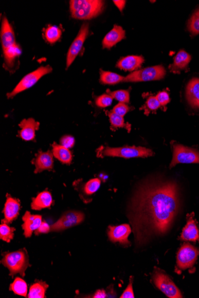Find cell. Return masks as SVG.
Returning <instances> with one entry per match:
<instances>
[{
    "mask_svg": "<svg viewBox=\"0 0 199 298\" xmlns=\"http://www.w3.org/2000/svg\"><path fill=\"white\" fill-rule=\"evenodd\" d=\"M178 192L175 182L162 178H150L134 189L126 212L136 248L170 231L179 209Z\"/></svg>",
    "mask_w": 199,
    "mask_h": 298,
    "instance_id": "1",
    "label": "cell"
},
{
    "mask_svg": "<svg viewBox=\"0 0 199 298\" xmlns=\"http://www.w3.org/2000/svg\"><path fill=\"white\" fill-rule=\"evenodd\" d=\"M103 8L104 2L99 0H72L70 2L71 16L76 19H92L102 12Z\"/></svg>",
    "mask_w": 199,
    "mask_h": 298,
    "instance_id": "2",
    "label": "cell"
},
{
    "mask_svg": "<svg viewBox=\"0 0 199 298\" xmlns=\"http://www.w3.org/2000/svg\"><path fill=\"white\" fill-rule=\"evenodd\" d=\"M154 153L150 149L141 147L125 146L122 147H103L99 149L97 155L99 157L112 156L125 159L133 158H146L153 155Z\"/></svg>",
    "mask_w": 199,
    "mask_h": 298,
    "instance_id": "3",
    "label": "cell"
},
{
    "mask_svg": "<svg viewBox=\"0 0 199 298\" xmlns=\"http://www.w3.org/2000/svg\"><path fill=\"white\" fill-rule=\"evenodd\" d=\"M2 263L9 270L10 275L12 277L17 274L25 277V271L29 266L28 252L24 248L17 251L5 253L3 254Z\"/></svg>",
    "mask_w": 199,
    "mask_h": 298,
    "instance_id": "4",
    "label": "cell"
},
{
    "mask_svg": "<svg viewBox=\"0 0 199 298\" xmlns=\"http://www.w3.org/2000/svg\"><path fill=\"white\" fill-rule=\"evenodd\" d=\"M153 284L163 292L165 295L170 298H182L181 292L172 279L161 270L159 268H155L152 274Z\"/></svg>",
    "mask_w": 199,
    "mask_h": 298,
    "instance_id": "5",
    "label": "cell"
},
{
    "mask_svg": "<svg viewBox=\"0 0 199 298\" xmlns=\"http://www.w3.org/2000/svg\"><path fill=\"white\" fill-rule=\"evenodd\" d=\"M166 74V70L162 66L150 67L137 70L124 77L123 83H140L162 80Z\"/></svg>",
    "mask_w": 199,
    "mask_h": 298,
    "instance_id": "6",
    "label": "cell"
},
{
    "mask_svg": "<svg viewBox=\"0 0 199 298\" xmlns=\"http://www.w3.org/2000/svg\"><path fill=\"white\" fill-rule=\"evenodd\" d=\"M52 68L50 66H41L34 71L30 73L22 78L13 90L7 94V98H12L20 93L27 90L33 87L41 77L52 72Z\"/></svg>",
    "mask_w": 199,
    "mask_h": 298,
    "instance_id": "7",
    "label": "cell"
},
{
    "mask_svg": "<svg viewBox=\"0 0 199 298\" xmlns=\"http://www.w3.org/2000/svg\"><path fill=\"white\" fill-rule=\"evenodd\" d=\"M199 164V151L195 149L175 144L173 147V158L170 164V169L178 164Z\"/></svg>",
    "mask_w": 199,
    "mask_h": 298,
    "instance_id": "8",
    "label": "cell"
},
{
    "mask_svg": "<svg viewBox=\"0 0 199 298\" xmlns=\"http://www.w3.org/2000/svg\"><path fill=\"white\" fill-rule=\"evenodd\" d=\"M85 215L78 211H68L64 213L57 222L50 226V232H62L67 229L80 225L84 222Z\"/></svg>",
    "mask_w": 199,
    "mask_h": 298,
    "instance_id": "9",
    "label": "cell"
},
{
    "mask_svg": "<svg viewBox=\"0 0 199 298\" xmlns=\"http://www.w3.org/2000/svg\"><path fill=\"white\" fill-rule=\"evenodd\" d=\"M199 255L198 249L190 244H184L176 255V264L179 270H185L192 267Z\"/></svg>",
    "mask_w": 199,
    "mask_h": 298,
    "instance_id": "10",
    "label": "cell"
},
{
    "mask_svg": "<svg viewBox=\"0 0 199 298\" xmlns=\"http://www.w3.org/2000/svg\"><path fill=\"white\" fill-rule=\"evenodd\" d=\"M89 33V24L85 23L79 31L78 34L75 39L72 45H71L68 52H67L66 57V69L69 68L75 58H77L79 53L83 47L84 43Z\"/></svg>",
    "mask_w": 199,
    "mask_h": 298,
    "instance_id": "11",
    "label": "cell"
},
{
    "mask_svg": "<svg viewBox=\"0 0 199 298\" xmlns=\"http://www.w3.org/2000/svg\"><path fill=\"white\" fill-rule=\"evenodd\" d=\"M132 229L129 225L123 224L119 226L108 227L107 235L108 240L113 242H119L124 247H130L131 242L129 240V237Z\"/></svg>",
    "mask_w": 199,
    "mask_h": 298,
    "instance_id": "12",
    "label": "cell"
},
{
    "mask_svg": "<svg viewBox=\"0 0 199 298\" xmlns=\"http://www.w3.org/2000/svg\"><path fill=\"white\" fill-rule=\"evenodd\" d=\"M40 123L34 118L24 119L20 124L21 130L18 131V136L25 141L35 140L37 130L40 128Z\"/></svg>",
    "mask_w": 199,
    "mask_h": 298,
    "instance_id": "13",
    "label": "cell"
},
{
    "mask_svg": "<svg viewBox=\"0 0 199 298\" xmlns=\"http://www.w3.org/2000/svg\"><path fill=\"white\" fill-rule=\"evenodd\" d=\"M20 210V201L10 195H7L5 207L3 209L5 218L3 220L2 222H5L7 224L12 223L18 217Z\"/></svg>",
    "mask_w": 199,
    "mask_h": 298,
    "instance_id": "14",
    "label": "cell"
},
{
    "mask_svg": "<svg viewBox=\"0 0 199 298\" xmlns=\"http://www.w3.org/2000/svg\"><path fill=\"white\" fill-rule=\"evenodd\" d=\"M33 164L35 167L34 173L36 174L45 170L51 171L54 167V155L50 151H40L37 154Z\"/></svg>",
    "mask_w": 199,
    "mask_h": 298,
    "instance_id": "15",
    "label": "cell"
},
{
    "mask_svg": "<svg viewBox=\"0 0 199 298\" xmlns=\"http://www.w3.org/2000/svg\"><path fill=\"white\" fill-rule=\"evenodd\" d=\"M22 220L24 224L22 225V229L24 230V236L26 237H30L32 236L33 231H36L42 224L43 218L40 215H34L26 211Z\"/></svg>",
    "mask_w": 199,
    "mask_h": 298,
    "instance_id": "16",
    "label": "cell"
},
{
    "mask_svg": "<svg viewBox=\"0 0 199 298\" xmlns=\"http://www.w3.org/2000/svg\"><path fill=\"white\" fill-rule=\"evenodd\" d=\"M193 217V214L188 215L187 224L183 229L180 240L193 242L199 241V229Z\"/></svg>",
    "mask_w": 199,
    "mask_h": 298,
    "instance_id": "17",
    "label": "cell"
},
{
    "mask_svg": "<svg viewBox=\"0 0 199 298\" xmlns=\"http://www.w3.org/2000/svg\"><path fill=\"white\" fill-rule=\"evenodd\" d=\"M1 42L3 51L14 46L16 43L15 35L12 26L6 17H4L1 29Z\"/></svg>",
    "mask_w": 199,
    "mask_h": 298,
    "instance_id": "18",
    "label": "cell"
},
{
    "mask_svg": "<svg viewBox=\"0 0 199 298\" xmlns=\"http://www.w3.org/2000/svg\"><path fill=\"white\" fill-rule=\"evenodd\" d=\"M186 99L194 109L199 110V78H193L186 87Z\"/></svg>",
    "mask_w": 199,
    "mask_h": 298,
    "instance_id": "19",
    "label": "cell"
},
{
    "mask_svg": "<svg viewBox=\"0 0 199 298\" xmlns=\"http://www.w3.org/2000/svg\"><path fill=\"white\" fill-rule=\"evenodd\" d=\"M125 37V32L121 27L115 25L114 28L105 36L103 41V47L110 49L121 42Z\"/></svg>",
    "mask_w": 199,
    "mask_h": 298,
    "instance_id": "20",
    "label": "cell"
},
{
    "mask_svg": "<svg viewBox=\"0 0 199 298\" xmlns=\"http://www.w3.org/2000/svg\"><path fill=\"white\" fill-rule=\"evenodd\" d=\"M144 58L138 55H129L119 59L116 65L117 68L125 71H134L140 68L144 63Z\"/></svg>",
    "mask_w": 199,
    "mask_h": 298,
    "instance_id": "21",
    "label": "cell"
},
{
    "mask_svg": "<svg viewBox=\"0 0 199 298\" xmlns=\"http://www.w3.org/2000/svg\"><path fill=\"white\" fill-rule=\"evenodd\" d=\"M191 55L185 50H180L174 58L173 64L169 66L170 71L174 73H179L182 70L187 68L191 61Z\"/></svg>",
    "mask_w": 199,
    "mask_h": 298,
    "instance_id": "22",
    "label": "cell"
},
{
    "mask_svg": "<svg viewBox=\"0 0 199 298\" xmlns=\"http://www.w3.org/2000/svg\"><path fill=\"white\" fill-rule=\"evenodd\" d=\"M53 202L51 193L47 191L41 192L35 198L32 200L31 208L33 210L40 211L45 208H50Z\"/></svg>",
    "mask_w": 199,
    "mask_h": 298,
    "instance_id": "23",
    "label": "cell"
},
{
    "mask_svg": "<svg viewBox=\"0 0 199 298\" xmlns=\"http://www.w3.org/2000/svg\"><path fill=\"white\" fill-rule=\"evenodd\" d=\"M51 146V152L55 158L64 165H70L72 163L73 155L70 149L56 143L52 144Z\"/></svg>",
    "mask_w": 199,
    "mask_h": 298,
    "instance_id": "24",
    "label": "cell"
},
{
    "mask_svg": "<svg viewBox=\"0 0 199 298\" xmlns=\"http://www.w3.org/2000/svg\"><path fill=\"white\" fill-rule=\"evenodd\" d=\"M3 53L5 64L8 68H12L16 59L21 55L22 50L20 46L16 44L8 49L3 51Z\"/></svg>",
    "mask_w": 199,
    "mask_h": 298,
    "instance_id": "25",
    "label": "cell"
},
{
    "mask_svg": "<svg viewBox=\"0 0 199 298\" xmlns=\"http://www.w3.org/2000/svg\"><path fill=\"white\" fill-rule=\"evenodd\" d=\"M48 285L46 282L37 281L30 287L28 298H44Z\"/></svg>",
    "mask_w": 199,
    "mask_h": 298,
    "instance_id": "26",
    "label": "cell"
},
{
    "mask_svg": "<svg viewBox=\"0 0 199 298\" xmlns=\"http://www.w3.org/2000/svg\"><path fill=\"white\" fill-rule=\"evenodd\" d=\"M124 77L117 73L100 70V82L104 85H115L123 83Z\"/></svg>",
    "mask_w": 199,
    "mask_h": 298,
    "instance_id": "27",
    "label": "cell"
},
{
    "mask_svg": "<svg viewBox=\"0 0 199 298\" xmlns=\"http://www.w3.org/2000/svg\"><path fill=\"white\" fill-rule=\"evenodd\" d=\"M101 183V180L99 178H94L86 182L81 188L82 195L88 197L95 194L98 191Z\"/></svg>",
    "mask_w": 199,
    "mask_h": 298,
    "instance_id": "28",
    "label": "cell"
},
{
    "mask_svg": "<svg viewBox=\"0 0 199 298\" xmlns=\"http://www.w3.org/2000/svg\"><path fill=\"white\" fill-rule=\"evenodd\" d=\"M10 290L16 295L28 296V285L26 282L20 277H16L10 286Z\"/></svg>",
    "mask_w": 199,
    "mask_h": 298,
    "instance_id": "29",
    "label": "cell"
},
{
    "mask_svg": "<svg viewBox=\"0 0 199 298\" xmlns=\"http://www.w3.org/2000/svg\"><path fill=\"white\" fill-rule=\"evenodd\" d=\"M44 36L48 43L54 44L61 38V29L56 26L48 25L45 29Z\"/></svg>",
    "mask_w": 199,
    "mask_h": 298,
    "instance_id": "30",
    "label": "cell"
},
{
    "mask_svg": "<svg viewBox=\"0 0 199 298\" xmlns=\"http://www.w3.org/2000/svg\"><path fill=\"white\" fill-rule=\"evenodd\" d=\"M107 114L108 118H110L111 126L114 129L117 128H126L130 130L131 126L129 124H126L123 117L117 114H116L113 111H107Z\"/></svg>",
    "mask_w": 199,
    "mask_h": 298,
    "instance_id": "31",
    "label": "cell"
},
{
    "mask_svg": "<svg viewBox=\"0 0 199 298\" xmlns=\"http://www.w3.org/2000/svg\"><path fill=\"white\" fill-rule=\"evenodd\" d=\"M16 230L14 227L9 226L7 223L2 222L0 226V238L2 241L9 243L14 238V232Z\"/></svg>",
    "mask_w": 199,
    "mask_h": 298,
    "instance_id": "32",
    "label": "cell"
},
{
    "mask_svg": "<svg viewBox=\"0 0 199 298\" xmlns=\"http://www.w3.org/2000/svg\"><path fill=\"white\" fill-rule=\"evenodd\" d=\"M187 27L191 35L199 34V8L191 16Z\"/></svg>",
    "mask_w": 199,
    "mask_h": 298,
    "instance_id": "33",
    "label": "cell"
},
{
    "mask_svg": "<svg viewBox=\"0 0 199 298\" xmlns=\"http://www.w3.org/2000/svg\"><path fill=\"white\" fill-rule=\"evenodd\" d=\"M107 94H110L112 97L117 100L119 103L128 104L130 103V94L129 90H118L111 91L107 89Z\"/></svg>",
    "mask_w": 199,
    "mask_h": 298,
    "instance_id": "34",
    "label": "cell"
},
{
    "mask_svg": "<svg viewBox=\"0 0 199 298\" xmlns=\"http://www.w3.org/2000/svg\"><path fill=\"white\" fill-rule=\"evenodd\" d=\"M160 107V104L156 96H150L146 101L145 114H148L151 111H156Z\"/></svg>",
    "mask_w": 199,
    "mask_h": 298,
    "instance_id": "35",
    "label": "cell"
},
{
    "mask_svg": "<svg viewBox=\"0 0 199 298\" xmlns=\"http://www.w3.org/2000/svg\"><path fill=\"white\" fill-rule=\"evenodd\" d=\"M112 96L108 94H104L95 98V103L97 106L100 108H106L111 106L113 102Z\"/></svg>",
    "mask_w": 199,
    "mask_h": 298,
    "instance_id": "36",
    "label": "cell"
},
{
    "mask_svg": "<svg viewBox=\"0 0 199 298\" xmlns=\"http://www.w3.org/2000/svg\"><path fill=\"white\" fill-rule=\"evenodd\" d=\"M131 110L130 107L125 103H119L113 109V112L121 116L124 117L127 113Z\"/></svg>",
    "mask_w": 199,
    "mask_h": 298,
    "instance_id": "37",
    "label": "cell"
},
{
    "mask_svg": "<svg viewBox=\"0 0 199 298\" xmlns=\"http://www.w3.org/2000/svg\"><path fill=\"white\" fill-rule=\"evenodd\" d=\"M75 144V140L73 136L70 135L63 136L60 141V144L68 149L73 148Z\"/></svg>",
    "mask_w": 199,
    "mask_h": 298,
    "instance_id": "38",
    "label": "cell"
},
{
    "mask_svg": "<svg viewBox=\"0 0 199 298\" xmlns=\"http://www.w3.org/2000/svg\"><path fill=\"white\" fill-rule=\"evenodd\" d=\"M160 104V106L165 107L170 102V95L167 91L159 92L156 96Z\"/></svg>",
    "mask_w": 199,
    "mask_h": 298,
    "instance_id": "39",
    "label": "cell"
},
{
    "mask_svg": "<svg viewBox=\"0 0 199 298\" xmlns=\"http://www.w3.org/2000/svg\"><path fill=\"white\" fill-rule=\"evenodd\" d=\"M133 280L134 277L131 276L130 279V283L128 285L127 288L124 290V292L122 294L121 298H134V294L133 291Z\"/></svg>",
    "mask_w": 199,
    "mask_h": 298,
    "instance_id": "40",
    "label": "cell"
},
{
    "mask_svg": "<svg viewBox=\"0 0 199 298\" xmlns=\"http://www.w3.org/2000/svg\"><path fill=\"white\" fill-rule=\"evenodd\" d=\"M50 232V226L46 222H43L39 229L35 231L36 235L41 233H46Z\"/></svg>",
    "mask_w": 199,
    "mask_h": 298,
    "instance_id": "41",
    "label": "cell"
},
{
    "mask_svg": "<svg viewBox=\"0 0 199 298\" xmlns=\"http://www.w3.org/2000/svg\"><path fill=\"white\" fill-rule=\"evenodd\" d=\"M107 296L106 292L103 290H99L95 293L93 297L95 298H103L106 297Z\"/></svg>",
    "mask_w": 199,
    "mask_h": 298,
    "instance_id": "42",
    "label": "cell"
},
{
    "mask_svg": "<svg viewBox=\"0 0 199 298\" xmlns=\"http://www.w3.org/2000/svg\"><path fill=\"white\" fill-rule=\"evenodd\" d=\"M114 3H115V5L117 6L119 10L121 11V12H122L123 9H124L126 2L120 1V0H119V1H116V0H115Z\"/></svg>",
    "mask_w": 199,
    "mask_h": 298,
    "instance_id": "43",
    "label": "cell"
}]
</instances>
